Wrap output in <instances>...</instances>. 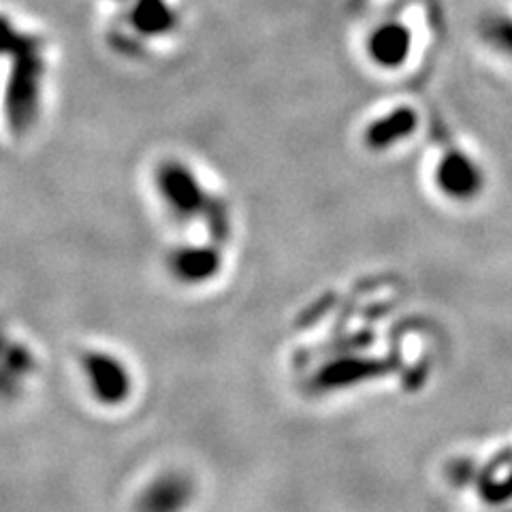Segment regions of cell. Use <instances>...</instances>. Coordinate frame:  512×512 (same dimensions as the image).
Masks as SVG:
<instances>
[{"mask_svg":"<svg viewBox=\"0 0 512 512\" xmlns=\"http://www.w3.org/2000/svg\"><path fill=\"white\" fill-rule=\"evenodd\" d=\"M0 56L9 60L5 116L13 133H26L37 122L45 77V43L41 37L15 28L0 15Z\"/></svg>","mask_w":512,"mask_h":512,"instance_id":"6da1fadb","label":"cell"},{"mask_svg":"<svg viewBox=\"0 0 512 512\" xmlns=\"http://www.w3.org/2000/svg\"><path fill=\"white\" fill-rule=\"evenodd\" d=\"M156 190L167 210L178 220H203L216 237L231 227L229 207L207 190L199 173L180 158H167L156 167Z\"/></svg>","mask_w":512,"mask_h":512,"instance_id":"7a4b0ae2","label":"cell"},{"mask_svg":"<svg viewBox=\"0 0 512 512\" xmlns=\"http://www.w3.org/2000/svg\"><path fill=\"white\" fill-rule=\"evenodd\" d=\"M431 184L448 203L470 205L485 195L487 169L472 150L444 135L431 165Z\"/></svg>","mask_w":512,"mask_h":512,"instance_id":"3957f363","label":"cell"},{"mask_svg":"<svg viewBox=\"0 0 512 512\" xmlns=\"http://www.w3.org/2000/svg\"><path fill=\"white\" fill-rule=\"evenodd\" d=\"M414 54V30L399 15H387L365 30L363 56L376 71H402Z\"/></svg>","mask_w":512,"mask_h":512,"instance_id":"277c9868","label":"cell"},{"mask_svg":"<svg viewBox=\"0 0 512 512\" xmlns=\"http://www.w3.org/2000/svg\"><path fill=\"white\" fill-rule=\"evenodd\" d=\"M90 395L103 406L124 404L131 395L133 378L122 359L107 350H88L79 357Z\"/></svg>","mask_w":512,"mask_h":512,"instance_id":"5b68a950","label":"cell"},{"mask_svg":"<svg viewBox=\"0 0 512 512\" xmlns=\"http://www.w3.org/2000/svg\"><path fill=\"white\" fill-rule=\"evenodd\" d=\"M419 126V111L410 105H397L367 122L361 131V141L370 152L387 154L410 141Z\"/></svg>","mask_w":512,"mask_h":512,"instance_id":"8992f818","label":"cell"},{"mask_svg":"<svg viewBox=\"0 0 512 512\" xmlns=\"http://www.w3.org/2000/svg\"><path fill=\"white\" fill-rule=\"evenodd\" d=\"M126 3V30H131L143 43L171 37L182 24V15L171 0H126Z\"/></svg>","mask_w":512,"mask_h":512,"instance_id":"52a82bcc","label":"cell"},{"mask_svg":"<svg viewBox=\"0 0 512 512\" xmlns=\"http://www.w3.org/2000/svg\"><path fill=\"white\" fill-rule=\"evenodd\" d=\"M37 359L28 344L13 338L5 323H0V397H18L32 374Z\"/></svg>","mask_w":512,"mask_h":512,"instance_id":"ba28073f","label":"cell"},{"mask_svg":"<svg viewBox=\"0 0 512 512\" xmlns=\"http://www.w3.org/2000/svg\"><path fill=\"white\" fill-rule=\"evenodd\" d=\"M218 267L220 254L214 246H180L169 256L171 274L186 284L210 280Z\"/></svg>","mask_w":512,"mask_h":512,"instance_id":"9c48e42d","label":"cell"},{"mask_svg":"<svg viewBox=\"0 0 512 512\" xmlns=\"http://www.w3.org/2000/svg\"><path fill=\"white\" fill-rule=\"evenodd\" d=\"M188 502V483L184 476L167 474L152 480L139 500V512H180Z\"/></svg>","mask_w":512,"mask_h":512,"instance_id":"30bf717a","label":"cell"},{"mask_svg":"<svg viewBox=\"0 0 512 512\" xmlns=\"http://www.w3.org/2000/svg\"><path fill=\"white\" fill-rule=\"evenodd\" d=\"M109 45L122 56H131L137 58L143 52H146V43H143L139 37H135L131 30L126 28H116L109 32Z\"/></svg>","mask_w":512,"mask_h":512,"instance_id":"8fae6325","label":"cell"},{"mask_svg":"<svg viewBox=\"0 0 512 512\" xmlns=\"http://www.w3.org/2000/svg\"><path fill=\"white\" fill-rule=\"evenodd\" d=\"M116 3H126V0H116Z\"/></svg>","mask_w":512,"mask_h":512,"instance_id":"7c38bea8","label":"cell"}]
</instances>
